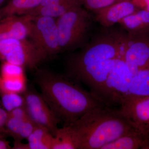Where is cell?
Instances as JSON below:
<instances>
[{
	"label": "cell",
	"instance_id": "obj_1",
	"mask_svg": "<svg viewBox=\"0 0 149 149\" xmlns=\"http://www.w3.org/2000/svg\"><path fill=\"white\" fill-rule=\"evenodd\" d=\"M36 82L43 98L63 125L74 122L95 108L106 105L68 75L39 70Z\"/></svg>",
	"mask_w": 149,
	"mask_h": 149
},
{
	"label": "cell",
	"instance_id": "obj_2",
	"mask_svg": "<svg viewBox=\"0 0 149 149\" xmlns=\"http://www.w3.org/2000/svg\"><path fill=\"white\" fill-rule=\"evenodd\" d=\"M69 125L78 135L80 149H101L136 129L120 109L107 105L89 111Z\"/></svg>",
	"mask_w": 149,
	"mask_h": 149
},
{
	"label": "cell",
	"instance_id": "obj_3",
	"mask_svg": "<svg viewBox=\"0 0 149 149\" xmlns=\"http://www.w3.org/2000/svg\"><path fill=\"white\" fill-rule=\"evenodd\" d=\"M60 52L84 47L88 42L92 19L82 5L74 6L56 18Z\"/></svg>",
	"mask_w": 149,
	"mask_h": 149
},
{
	"label": "cell",
	"instance_id": "obj_4",
	"mask_svg": "<svg viewBox=\"0 0 149 149\" xmlns=\"http://www.w3.org/2000/svg\"><path fill=\"white\" fill-rule=\"evenodd\" d=\"M127 37L107 34L97 37L69 59L68 74L104 61L123 58Z\"/></svg>",
	"mask_w": 149,
	"mask_h": 149
},
{
	"label": "cell",
	"instance_id": "obj_5",
	"mask_svg": "<svg viewBox=\"0 0 149 149\" xmlns=\"http://www.w3.org/2000/svg\"><path fill=\"white\" fill-rule=\"evenodd\" d=\"M133 76L123 58L115 59L102 89L101 100L109 106L121 105L129 96Z\"/></svg>",
	"mask_w": 149,
	"mask_h": 149
},
{
	"label": "cell",
	"instance_id": "obj_6",
	"mask_svg": "<svg viewBox=\"0 0 149 149\" xmlns=\"http://www.w3.org/2000/svg\"><path fill=\"white\" fill-rule=\"evenodd\" d=\"M42 53L28 38L0 40V61L36 68L46 59Z\"/></svg>",
	"mask_w": 149,
	"mask_h": 149
},
{
	"label": "cell",
	"instance_id": "obj_7",
	"mask_svg": "<svg viewBox=\"0 0 149 149\" xmlns=\"http://www.w3.org/2000/svg\"><path fill=\"white\" fill-rule=\"evenodd\" d=\"M28 38L42 53L46 58L60 52L56 18L47 16H31Z\"/></svg>",
	"mask_w": 149,
	"mask_h": 149
},
{
	"label": "cell",
	"instance_id": "obj_8",
	"mask_svg": "<svg viewBox=\"0 0 149 149\" xmlns=\"http://www.w3.org/2000/svg\"><path fill=\"white\" fill-rule=\"evenodd\" d=\"M22 94L28 117L35 124L47 128L54 136L60 121L41 93L33 88H27Z\"/></svg>",
	"mask_w": 149,
	"mask_h": 149
},
{
	"label": "cell",
	"instance_id": "obj_9",
	"mask_svg": "<svg viewBox=\"0 0 149 149\" xmlns=\"http://www.w3.org/2000/svg\"><path fill=\"white\" fill-rule=\"evenodd\" d=\"M123 58L133 75L149 66V33L127 36Z\"/></svg>",
	"mask_w": 149,
	"mask_h": 149
},
{
	"label": "cell",
	"instance_id": "obj_10",
	"mask_svg": "<svg viewBox=\"0 0 149 149\" xmlns=\"http://www.w3.org/2000/svg\"><path fill=\"white\" fill-rule=\"evenodd\" d=\"M120 109L144 138L149 136V96H128Z\"/></svg>",
	"mask_w": 149,
	"mask_h": 149
},
{
	"label": "cell",
	"instance_id": "obj_11",
	"mask_svg": "<svg viewBox=\"0 0 149 149\" xmlns=\"http://www.w3.org/2000/svg\"><path fill=\"white\" fill-rule=\"evenodd\" d=\"M24 67L6 62L0 66V85L10 92L23 94L27 89Z\"/></svg>",
	"mask_w": 149,
	"mask_h": 149
},
{
	"label": "cell",
	"instance_id": "obj_12",
	"mask_svg": "<svg viewBox=\"0 0 149 149\" xmlns=\"http://www.w3.org/2000/svg\"><path fill=\"white\" fill-rule=\"evenodd\" d=\"M139 9L130 0L122 1L94 12L95 19L104 27H111Z\"/></svg>",
	"mask_w": 149,
	"mask_h": 149
},
{
	"label": "cell",
	"instance_id": "obj_13",
	"mask_svg": "<svg viewBox=\"0 0 149 149\" xmlns=\"http://www.w3.org/2000/svg\"><path fill=\"white\" fill-rule=\"evenodd\" d=\"M31 16L13 15L0 19V40L28 38Z\"/></svg>",
	"mask_w": 149,
	"mask_h": 149
},
{
	"label": "cell",
	"instance_id": "obj_14",
	"mask_svg": "<svg viewBox=\"0 0 149 149\" xmlns=\"http://www.w3.org/2000/svg\"><path fill=\"white\" fill-rule=\"evenodd\" d=\"M118 23L127 31L128 37L149 33V12L139 9Z\"/></svg>",
	"mask_w": 149,
	"mask_h": 149
},
{
	"label": "cell",
	"instance_id": "obj_15",
	"mask_svg": "<svg viewBox=\"0 0 149 149\" xmlns=\"http://www.w3.org/2000/svg\"><path fill=\"white\" fill-rule=\"evenodd\" d=\"M80 5H82L80 0H67L58 3L39 6L27 12L23 15H29L31 16H47L56 19L70 9Z\"/></svg>",
	"mask_w": 149,
	"mask_h": 149
},
{
	"label": "cell",
	"instance_id": "obj_16",
	"mask_svg": "<svg viewBox=\"0 0 149 149\" xmlns=\"http://www.w3.org/2000/svg\"><path fill=\"white\" fill-rule=\"evenodd\" d=\"M52 149H80L78 135L71 125L58 128L54 136Z\"/></svg>",
	"mask_w": 149,
	"mask_h": 149
},
{
	"label": "cell",
	"instance_id": "obj_17",
	"mask_svg": "<svg viewBox=\"0 0 149 149\" xmlns=\"http://www.w3.org/2000/svg\"><path fill=\"white\" fill-rule=\"evenodd\" d=\"M54 136L45 127L36 125L27 138V143H22L20 149H52Z\"/></svg>",
	"mask_w": 149,
	"mask_h": 149
},
{
	"label": "cell",
	"instance_id": "obj_18",
	"mask_svg": "<svg viewBox=\"0 0 149 149\" xmlns=\"http://www.w3.org/2000/svg\"><path fill=\"white\" fill-rule=\"evenodd\" d=\"M144 141V136L135 129L104 145L101 149H142Z\"/></svg>",
	"mask_w": 149,
	"mask_h": 149
},
{
	"label": "cell",
	"instance_id": "obj_19",
	"mask_svg": "<svg viewBox=\"0 0 149 149\" xmlns=\"http://www.w3.org/2000/svg\"><path fill=\"white\" fill-rule=\"evenodd\" d=\"M42 0H9L0 8V19L13 15H23L40 6Z\"/></svg>",
	"mask_w": 149,
	"mask_h": 149
},
{
	"label": "cell",
	"instance_id": "obj_20",
	"mask_svg": "<svg viewBox=\"0 0 149 149\" xmlns=\"http://www.w3.org/2000/svg\"><path fill=\"white\" fill-rule=\"evenodd\" d=\"M129 93V96H149V66L133 75Z\"/></svg>",
	"mask_w": 149,
	"mask_h": 149
},
{
	"label": "cell",
	"instance_id": "obj_21",
	"mask_svg": "<svg viewBox=\"0 0 149 149\" xmlns=\"http://www.w3.org/2000/svg\"><path fill=\"white\" fill-rule=\"evenodd\" d=\"M124 1L127 0H80L82 5L84 6L85 8L93 12Z\"/></svg>",
	"mask_w": 149,
	"mask_h": 149
},
{
	"label": "cell",
	"instance_id": "obj_22",
	"mask_svg": "<svg viewBox=\"0 0 149 149\" xmlns=\"http://www.w3.org/2000/svg\"><path fill=\"white\" fill-rule=\"evenodd\" d=\"M36 125L29 117H27L23 122L17 138L14 141H22L24 139H27L33 132Z\"/></svg>",
	"mask_w": 149,
	"mask_h": 149
},
{
	"label": "cell",
	"instance_id": "obj_23",
	"mask_svg": "<svg viewBox=\"0 0 149 149\" xmlns=\"http://www.w3.org/2000/svg\"><path fill=\"white\" fill-rule=\"evenodd\" d=\"M9 112L3 108H0V133L8 136L6 131V125L8 119Z\"/></svg>",
	"mask_w": 149,
	"mask_h": 149
},
{
	"label": "cell",
	"instance_id": "obj_24",
	"mask_svg": "<svg viewBox=\"0 0 149 149\" xmlns=\"http://www.w3.org/2000/svg\"><path fill=\"white\" fill-rule=\"evenodd\" d=\"M137 8L149 12V0H131Z\"/></svg>",
	"mask_w": 149,
	"mask_h": 149
},
{
	"label": "cell",
	"instance_id": "obj_25",
	"mask_svg": "<svg viewBox=\"0 0 149 149\" xmlns=\"http://www.w3.org/2000/svg\"><path fill=\"white\" fill-rule=\"evenodd\" d=\"M7 136L0 133V149H12L10 143L6 140Z\"/></svg>",
	"mask_w": 149,
	"mask_h": 149
},
{
	"label": "cell",
	"instance_id": "obj_26",
	"mask_svg": "<svg viewBox=\"0 0 149 149\" xmlns=\"http://www.w3.org/2000/svg\"><path fill=\"white\" fill-rule=\"evenodd\" d=\"M66 1L67 0H42V2L39 6L49 5L58 3L63 2Z\"/></svg>",
	"mask_w": 149,
	"mask_h": 149
},
{
	"label": "cell",
	"instance_id": "obj_27",
	"mask_svg": "<svg viewBox=\"0 0 149 149\" xmlns=\"http://www.w3.org/2000/svg\"><path fill=\"white\" fill-rule=\"evenodd\" d=\"M142 149H149V136L145 138L143 146L142 148Z\"/></svg>",
	"mask_w": 149,
	"mask_h": 149
},
{
	"label": "cell",
	"instance_id": "obj_28",
	"mask_svg": "<svg viewBox=\"0 0 149 149\" xmlns=\"http://www.w3.org/2000/svg\"><path fill=\"white\" fill-rule=\"evenodd\" d=\"M9 0H0V8L4 5Z\"/></svg>",
	"mask_w": 149,
	"mask_h": 149
},
{
	"label": "cell",
	"instance_id": "obj_29",
	"mask_svg": "<svg viewBox=\"0 0 149 149\" xmlns=\"http://www.w3.org/2000/svg\"><path fill=\"white\" fill-rule=\"evenodd\" d=\"M1 99H0V108L1 107Z\"/></svg>",
	"mask_w": 149,
	"mask_h": 149
}]
</instances>
